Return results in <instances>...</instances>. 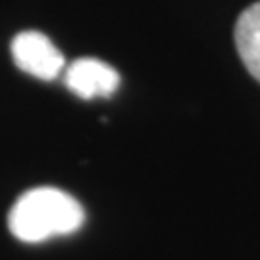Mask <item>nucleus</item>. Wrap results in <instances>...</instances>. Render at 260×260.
<instances>
[{
    "mask_svg": "<svg viewBox=\"0 0 260 260\" xmlns=\"http://www.w3.org/2000/svg\"><path fill=\"white\" fill-rule=\"evenodd\" d=\"M83 220V206L70 193L56 187H35L14 203L8 214V228L19 241L41 243L77 232Z\"/></svg>",
    "mask_w": 260,
    "mask_h": 260,
    "instance_id": "nucleus-1",
    "label": "nucleus"
},
{
    "mask_svg": "<svg viewBox=\"0 0 260 260\" xmlns=\"http://www.w3.org/2000/svg\"><path fill=\"white\" fill-rule=\"evenodd\" d=\"M235 47L249 74L260 81V2L249 6L237 19Z\"/></svg>",
    "mask_w": 260,
    "mask_h": 260,
    "instance_id": "nucleus-4",
    "label": "nucleus"
},
{
    "mask_svg": "<svg viewBox=\"0 0 260 260\" xmlns=\"http://www.w3.org/2000/svg\"><path fill=\"white\" fill-rule=\"evenodd\" d=\"M68 89L79 99L91 101L96 96H112L118 91L120 75L99 58H77L64 70Z\"/></svg>",
    "mask_w": 260,
    "mask_h": 260,
    "instance_id": "nucleus-3",
    "label": "nucleus"
},
{
    "mask_svg": "<svg viewBox=\"0 0 260 260\" xmlns=\"http://www.w3.org/2000/svg\"><path fill=\"white\" fill-rule=\"evenodd\" d=\"M12 58L21 72L43 81H52L66 70L64 54L39 31H21L12 41Z\"/></svg>",
    "mask_w": 260,
    "mask_h": 260,
    "instance_id": "nucleus-2",
    "label": "nucleus"
}]
</instances>
